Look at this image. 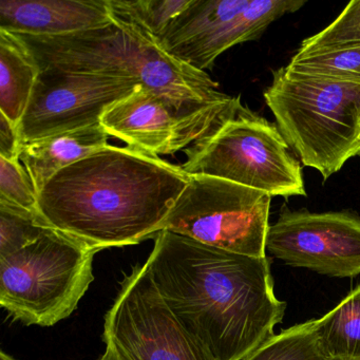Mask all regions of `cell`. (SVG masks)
I'll use <instances>...</instances> for the list:
<instances>
[{"instance_id":"4","label":"cell","mask_w":360,"mask_h":360,"mask_svg":"<svg viewBox=\"0 0 360 360\" xmlns=\"http://www.w3.org/2000/svg\"><path fill=\"white\" fill-rule=\"evenodd\" d=\"M265 103L290 148L324 181L360 151V84L273 71Z\"/></svg>"},{"instance_id":"7","label":"cell","mask_w":360,"mask_h":360,"mask_svg":"<svg viewBox=\"0 0 360 360\" xmlns=\"http://www.w3.org/2000/svg\"><path fill=\"white\" fill-rule=\"evenodd\" d=\"M271 197L231 181L189 176L161 227L235 254L265 258Z\"/></svg>"},{"instance_id":"18","label":"cell","mask_w":360,"mask_h":360,"mask_svg":"<svg viewBox=\"0 0 360 360\" xmlns=\"http://www.w3.org/2000/svg\"><path fill=\"white\" fill-rule=\"evenodd\" d=\"M285 67L297 75L360 84V46L319 51L298 50Z\"/></svg>"},{"instance_id":"6","label":"cell","mask_w":360,"mask_h":360,"mask_svg":"<svg viewBox=\"0 0 360 360\" xmlns=\"http://www.w3.org/2000/svg\"><path fill=\"white\" fill-rule=\"evenodd\" d=\"M188 176L231 181L271 197H305L302 167L277 125L243 108L239 115L185 149Z\"/></svg>"},{"instance_id":"23","label":"cell","mask_w":360,"mask_h":360,"mask_svg":"<svg viewBox=\"0 0 360 360\" xmlns=\"http://www.w3.org/2000/svg\"><path fill=\"white\" fill-rule=\"evenodd\" d=\"M22 139L20 129L4 115H0V157L12 161H20Z\"/></svg>"},{"instance_id":"11","label":"cell","mask_w":360,"mask_h":360,"mask_svg":"<svg viewBox=\"0 0 360 360\" xmlns=\"http://www.w3.org/2000/svg\"><path fill=\"white\" fill-rule=\"evenodd\" d=\"M266 252L285 264L320 275L356 277L360 275V217L283 206L269 226Z\"/></svg>"},{"instance_id":"10","label":"cell","mask_w":360,"mask_h":360,"mask_svg":"<svg viewBox=\"0 0 360 360\" xmlns=\"http://www.w3.org/2000/svg\"><path fill=\"white\" fill-rule=\"evenodd\" d=\"M139 86L134 79L41 69L18 127L22 144L101 124L105 111Z\"/></svg>"},{"instance_id":"25","label":"cell","mask_w":360,"mask_h":360,"mask_svg":"<svg viewBox=\"0 0 360 360\" xmlns=\"http://www.w3.org/2000/svg\"><path fill=\"white\" fill-rule=\"evenodd\" d=\"M0 360H15L12 356H10L9 354L6 353V352L1 351L0 353Z\"/></svg>"},{"instance_id":"12","label":"cell","mask_w":360,"mask_h":360,"mask_svg":"<svg viewBox=\"0 0 360 360\" xmlns=\"http://www.w3.org/2000/svg\"><path fill=\"white\" fill-rule=\"evenodd\" d=\"M237 115H182L155 92L139 86L130 96L105 111L101 125L109 136L123 141L127 146L161 157L183 150Z\"/></svg>"},{"instance_id":"3","label":"cell","mask_w":360,"mask_h":360,"mask_svg":"<svg viewBox=\"0 0 360 360\" xmlns=\"http://www.w3.org/2000/svg\"><path fill=\"white\" fill-rule=\"evenodd\" d=\"M16 35L41 69L134 79L182 115L227 117L243 107L240 96L219 91L207 73L180 62L138 28L115 18L106 26L72 34Z\"/></svg>"},{"instance_id":"22","label":"cell","mask_w":360,"mask_h":360,"mask_svg":"<svg viewBox=\"0 0 360 360\" xmlns=\"http://www.w3.org/2000/svg\"><path fill=\"white\" fill-rule=\"evenodd\" d=\"M0 203L39 212V193L20 161L0 157Z\"/></svg>"},{"instance_id":"19","label":"cell","mask_w":360,"mask_h":360,"mask_svg":"<svg viewBox=\"0 0 360 360\" xmlns=\"http://www.w3.org/2000/svg\"><path fill=\"white\" fill-rule=\"evenodd\" d=\"M243 360H328L320 347L317 319L274 335Z\"/></svg>"},{"instance_id":"24","label":"cell","mask_w":360,"mask_h":360,"mask_svg":"<svg viewBox=\"0 0 360 360\" xmlns=\"http://www.w3.org/2000/svg\"><path fill=\"white\" fill-rule=\"evenodd\" d=\"M100 360H122L120 358V356L115 353V349H111V347H106V351L103 354L102 357L100 358Z\"/></svg>"},{"instance_id":"13","label":"cell","mask_w":360,"mask_h":360,"mask_svg":"<svg viewBox=\"0 0 360 360\" xmlns=\"http://www.w3.org/2000/svg\"><path fill=\"white\" fill-rule=\"evenodd\" d=\"M108 0H0V30L33 37H60L106 26Z\"/></svg>"},{"instance_id":"17","label":"cell","mask_w":360,"mask_h":360,"mask_svg":"<svg viewBox=\"0 0 360 360\" xmlns=\"http://www.w3.org/2000/svg\"><path fill=\"white\" fill-rule=\"evenodd\" d=\"M191 0H108L112 18L138 28L159 44Z\"/></svg>"},{"instance_id":"8","label":"cell","mask_w":360,"mask_h":360,"mask_svg":"<svg viewBox=\"0 0 360 360\" xmlns=\"http://www.w3.org/2000/svg\"><path fill=\"white\" fill-rule=\"evenodd\" d=\"M103 340L122 360H217L170 311L145 264L122 281Z\"/></svg>"},{"instance_id":"5","label":"cell","mask_w":360,"mask_h":360,"mask_svg":"<svg viewBox=\"0 0 360 360\" xmlns=\"http://www.w3.org/2000/svg\"><path fill=\"white\" fill-rule=\"evenodd\" d=\"M98 250L51 229L0 257V304L14 320L47 328L68 318L94 282Z\"/></svg>"},{"instance_id":"21","label":"cell","mask_w":360,"mask_h":360,"mask_svg":"<svg viewBox=\"0 0 360 360\" xmlns=\"http://www.w3.org/2000/svg\"><path fill=\"white\" fill-rule=\"evenodd\" d=\"M360 46V0H353L326 29L302 41L299 51Z\"/></svg>"},{"instance_id":"1","label":"cell","mask_w":360,"mask_h":360,"mask_svg":"<svg viewBox=\"0 0 360 360\" xmlns=\"http://www.w3.org/2000/svg\"><path fill=\"white\" fill-rule=\"evenodd\" d=\"M145 265L170 311L217 360H243L283 321L286 303L276 296L269 257L162 231Z\"/></svg>"},{"instance_id":"15","label":"cell","mask_w":360,"mask_h":360,"mask_svg":"<svg viewBox=\"0 0 360 360\" xmlns=\"http://www.w3.org/2000/svg\"><path fill=\"white\" fill-rule=\"evenodd\" d=\"M41 68L22 39L0 30V112L14 126L28 108Z\"/></svg>"},{"instance_id":"26","label":"cell","mask_w":360,"mask_h":360,"mask_svg":"<svg viewBox=\"0 0 360 360\" xmlns=\"http://www.w3.org/2000/svg\"><path fill=\"white\" fill-rule=\"evenodd\" d=\"M328 360H340V359H328Z\"/></svg>"},{"instance_id":"2","label":"cell","mask_w":360,"mask_h":360,"mask_svg":"<svg viewBox=\"0 0 360 360\" xmlns=\"http://www.w3.org/2000/svg\"><path fill=\"white\" fill-rule=\"evenodd\" d=\"M181 165L107 145L52 176L39 193L46 224L101 252L155 237L188 183Z\"/></svg>"},{"instance_id":"16","label":"cell","mask_w":360,"mask_h":360,"mask_svg":"<svg viewBox=\"0 0 360 360\" xmlns=\"http://www.w3.org/2000/svg\"><path fill=\"white\" fill-rule=\"evenodd\" d=\"M317 333L328 359L360 360V285L317 319Z\"/></svg>"},{"instance_id":"9","label":"cell","mask_w":360,"mask_h":360,"mask_svg":"<svg viewBox=\"0 0 360 360\" xmlns=\"http://www.w3.org/2000/svg\"><path fill=\"white\" fill-rule=\"evenodd\" d=\"M303 0H191L160 41L169 56L199 71L212 69L233 46L256 41Z\"/></svg>"},{"instance_id":"20","label":"cell","mask_w":360,"mask_h":360,"mask_svg":"<svg viewBox=\"0 0 360 360\" xmlns=\"http://www.w3.org/2000/svg\"><path fill=\"white\" fill-rule=\"evenodd\" d=\"M51 229L39 212L0 203V257L34 243Z\"/></svg>"},{"instance_id":"14","label":"cell","mask_w":360,"mask_h":360,"mask_svg":"<svg viewBox=\"0 0 360 360\" xmlns=\"http://www.w3.org/2000/svg\"><path fill=\"white\" fill-rule=\"evenodd\" d=\"M108 140L101 124L88 126L24 143L20 160L39 193L58 172L107 146Z\"/></svg>"},{"instance_id":"27","label":"cell","mask_w":360,"mask_h":360,"mask_svg":"<svg viewBox=\"0 0 360 360\" xmlns=\"http://www.w3.org/2000/svg\"><path fill=\"white\" fill-rule=\"evenodd\" d=\"M358 155H359V157H360V151H359V153H358Z\"/></svg>"}]
</instances>
